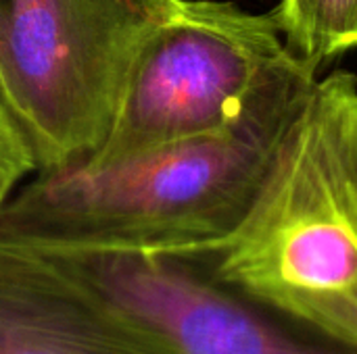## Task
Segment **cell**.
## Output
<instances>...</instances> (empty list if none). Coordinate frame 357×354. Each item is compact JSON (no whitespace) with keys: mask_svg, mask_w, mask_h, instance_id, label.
Segmentation results:
<instances>
[{"mask_svg":"<svg viewBox=\"0 0 357 354\" xmlns=\"http://www.w3.org/2000/svg\"><path fill=\"white\" fill-rule=\"evenodd\" d=\"M222 284L357 348V77L331 73L289 129L243 223L188 250Z\"/></svg>","mask_w":357,"mask_h":354,"instance_id":"7a4b0ae2","label":"cell"},{"mask_svg":"<svg viewBox=\"0 0 357 354\" xmlns=\"http://www.w3.org/2000/svg\"><path fill=\"white\" fill-rule=\"evenodd\" d=\"M316 71L289 50L226 127L109 167L40 171L0 211V242L31 248L188 252L249 215L305 108Z\"/></svg>","mask_w":357,"mask_h":354,"instance_id":"6da1fadb","label":"cell"},{"mask_svg":"<svg viewBox=\"0 0 357 354\" xmlns=\"http://www.w3.org/2000/svg\"><path fill=\"white\" fill-rule=\"evenodd\" d=\"M36 250L88 286L142 354H357L222 284L195 252Z\"/></svg>","mask_w":357,"mask_h":354,"instance_id":"5b68a950","label":"cell"},{"mask_svg":"<svg viewBox=\"0 0 357 354\" xmlns=\"http://www.w3.org/2000/svg\"><path fill=\"white\" fill-rule=\"evenodd\" d=\"M284 52L272 15L182 0L138 46L109 131L82 165H117L230 125Z\"/></svg>","mask_w":357,"mask_h":354,"instance_id":"277c9868","label":"cell"},{"mask_svg":"<svg viewBox=\"0 0 357 354\" xmlns=\"http://www.w3.org/2000/svg\"><path fill=\"white\" fill-rule=\"evenodd\" d=\"M0 354H142L128 325L44 252L0 242Z\"/></svg>","mask_w":357,"mask_h":354,"instance_id":"8992f818","label":"cell"},{"mask_svg":"<svg viewBox=\"0 0 357 354\" xmlns=\"http://www.w3.org/2000/svg\"><path fill=\"white\" fill-rule=\"evenodd\" d=\"M272 17L287 50L314 71L357 46V0H280Z\"/></svg>","mask_w":357,"mask_h":354,"instance_id":"52a82bcc","label":"cell"},{"mask_svg":"<svg viewBox=\"0 0 357 354\" xmlns=\"http://www.w3.org/2000/svg\"><path fill=\"white\" fill-rule=\"evenodd\" d=\"M182 0H0V96L40 171L86 163L105 140L142 40Z\"/></svg>","mask_w":357,"mask_h":354,"instance_id":"3957f363","label":"cell"},{"mask_svg":"<svg viewBox=\"0 0 357 354\" xmlns=\"http://www.w3.org/2000/svg\"><path fill=\"white\" fill-rule=\"evenodd\" d=\"M38 169V156L25 129L0 96V211L13 190Z\"/></svg>","mask_w":357,"mask_h":354,"instance_id":"ba28073f","label":"cell"}]
</instances>
